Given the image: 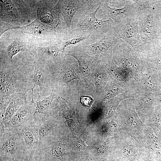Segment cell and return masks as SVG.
Instances as JSON below:
<instances>
[{"label": "cell", "mask_w": 161, "mask_h": 161, "mask_svg": "<svg viewBox=\"0 0 161 161\" xmlns=\"http://www.w3.org/2000/svg\"><path fill=\"white\" fill-rule=\"evenodd\" d=\"M0 136V161H23L33 157L17 128H4Z\"/></svg>", "instance_id": "6da1fadb"}, {"label": "cell", "mask_w": 161, "mask_h": 161, "mask_svg": "<svg viewBox=\"0 0 161 161\" xmlns=\"http://www.w3.org/2000/svg\"><path fill=\"white\" fill-rule=\"evenodd\" d=\"M99 9L91 13L77 11L70 27L72 30L91 34L99 39L104 34L113 30L115 23L110 19L103 20L97 18L96 14Z\"/></svg>", "instance_id": "7a4b0ae2"}, {"label": "cell", "mask_w": 161, "mask_h": 161, "mask_svg": "<svg viewBox=\"0 0 161 161\" xmlns=\"http://www.w3.org/2000/svg\"><path fill=\"white\" fill-rule=\"evenodd\" d=\"M139 32L144 46L158 39L160 14L155 6L152 8L138 11Z\"/></svg>", "instance_id": "3957f363"}, {"label": "cell", "mask_w": 161, "mask_h": 161, "mask_svg": "<svg viewBox=\"0 0 161 161\" xmlns=\"http://www.w3.org/2000/svg\"><path fill=\"white\" fill-rule=\"evenodd\" d=\"M118 118L121 129L144 144L143 133L144 124L136 112L134 102H123L120 117Z\"/></svg>", "instance_id": "277c9868"}, {"label": "cell", "mask_w": 161, "mask_h": 161, "mask_svg": "<svg viewBox=\"0 0 161 161\" xmlns=\"http://www.w3.org/2000/svg\"><path fill=\"white\" fill-rule=\"evenodd\" d=\"M112 57L115 63L128 71L141 69L143 64L140 53L121 39L114 48Z\"/></svg>", "instance_id": "5b68a950"}, {"label": "cell", "mask_w": 161, "mask_h": 161, "mask_svg": "<svg viewBox=\"0 0 161 161\" xmlns=\"http://www.w3.org/2000/svg\"><path fill=\"white\" fill-rule=\"evenodd\" d=\"M113 32L120 39L127 43L137 52L144 51L140 35L137 14L124 21L115 24Z\"/></svg>", "instance_id": "8992f818"}, {"label": "cell", "mask_w": 161, "mask_h": 161, "mask_svg": "<svg viewBox=\"0 0 161 161\" xmlns=\"http://www.w3.org/2000/svg\"><path fill=\"white\" fill-rule=\"evenodd\" d=\"M109 3L118 7H110L108 0H102L100 9L115 24L120 23L137 13L138 10L134 0H109Z\"/></svg>", "instance_id": "52a82bcc"}, {"label": "cell", "mask_w": 161, "mask_h": 161, "mask_svg": "<svg viewBox=\"0 0 161 161\" xmlns=\"http://www.w3.org/2000/svg\"><path fill=\"white\" fill-rule=\"evenodd\" d=\"M20 80L16 73L12 70L0 68V117H3L12 96L16 93L23 92L18 90V83Z\"/></svg>", "instance_id": "ba28073f"}, {"label": "cell", "mask_w": 161, "mask_h": 161, "mask_svg": "<svg viewBox=\"0 0 161 161\" xmlns=\"http://www.w3.org/2000/svg\"><path fill=\"white\" fill-rule=\"evenodd\" d=\"M118 148L122 159L128 161H137L147 155L144 144L122 131L118 136Z\"/></svg>", "instance_id": "9c48e42d"}, {"label": "cell", "mask_w": 161, "mask_h": 161, "mask_svg": "<svg viewBox=\"0 0 161 161\" xmlns=\"http://www.w3.org/2000/svg\"><path fill=\"white\" fill-rule=\"evenodd\" d=\"M120 40L113 31L104 34L96 42L81 48L90 56L106 59L112 56L114 48Z\"/></svg>", "instance_id": "30bf717a"}, {"label": "cell", "mask_w": 161, "mask_h": 161, "mask_svg": "<svg viewBox=\"0 0 161 161\" xmlns=\"http://www.w3.org/2000/svg\"><path fill=\"white\" fill-rule=\"evenodd\" d=\"M144 47L142 59L154 71L161 85V41L158 39Z\"/></svg>", "instance_id": "8fae6325"}, {"label": "cell", "mask_w": 161, "mask_h": 161, "mask_svg": "<svg viewBox=\"0 0 161 161\" xmlns=\"http://www.w3.org/2000/svg\"><path fill=\"white\" fill-rule=\"evenodd\" d=\"M35 85L30 89L32 99L22 105L7 122L3 124L4 128H18L30 121L34 113L36 103L34 101L33 92Z\"/></svg>", "instance_id": "7c38bea8"}, {"label": "cell", "mask_w": 161, "mask_h": 161, "mask_svg": "<svg viewBox=\"0 0 161 161\" xmlns=\"http://www.w3.org/2000/svg\"><path fill=\"white\" fill-rule=\"evenodd\" d=\"M99 39L91 34L67 28L63 33L61 45L64 52L65 48L70 46L80 47L92 44Z\"/></svg>", "instance_id": "4fadbf2b"}, {"label": "cell", "mask_w": 161, "mask_h": 161, "mask_svg": "<svg viewBox=\"0 0 161 161\" xmlns=\"http://www.w3.org/2000/svg\"><path fill=\"white\" fill-rule=\"evenodd\" d=\"M58 1H49L39 4L37 18L50 28L55 30L60 23V13L55 8Z\"/></svg>", "instance_id": "5bb4252c"}, {"label": "cell", "mask_w": 161, "mask_h": 161, "mask_svg": "<svg viewBox=\"0 0 161 161\" xmlns=\"http://www.w3.org/2000/svg\"><path fill=\"white\" fill-rule=\"evenodd\" d=\"M21 0H1L0 1V20L11 24H18L23 20L19 8Z\"/></svg>", "instance_id": "9a60e30c"}, {"label": "cell", "mask_w": 161, "mask_h": 161, "mask_svg": "<svg viewBox=\"0 0 161 161\" xmlns=\"http://www.w3.org/2000/svg\"><path fill=\"white\" fill-rule=\"evenodd\" d=\"M86 6L85 0H58L54 7L63 16L66 27L70 29L73 18L77 12L80 8Z\"/></svg>", "instance_id": "2e32d148"}, {"label": "cell", "mask_w": 161, "mask_h": 161, "mask_svg": "<svg viewBox=\"0 0 161 161\" xmlns=\"http://www.w3.org/2000/svg\"><path fill=\"white\" fill-rule=\"evenodd\" d=\"M61 45V39L47 47H35L33 57L45 64L47 62L60 59L64 54Z\"/></svg>", "instance_id": "e0dca14e"}, {"label": "cell", "mask_w": 161, "mask_h": 161, "mask_svg": "<svg viewBox=\"0 0 161 161\" xmlns=\"http://www.w3.org/2000/svg\"><path fill=\"white\" fill-rule=\"evenodd\" d=\"M17 128L22 135L27 151L30 155L33 156L39 142L33 121L31 119Z\"/></svg>", "instance_id": "ac0fdd59"}, {"label": "cell", "mask_w": 161, "mask_h": 161, "mask_svg": "<svg viewBox=\"0 0 161 161\" xmlns=\"http://www.w3.org/2000/svg\"><path fill=\"white\" fill-rule=\"evenodd\" d=\"M143 143L147 156L161 153V141L153 130L144 124L143 129Z\"/></svg>", "instance_id": "d6986e66"}, {"label": "cell", "mask_w": 161, "mask_h": 161, "mask_svg": "<svg viewBox=\"0 0 161 161\" xmlns=\"http://www.w3.org/2000/svg\"><path fill=\"white\" fill-rule=\"evenodd\" d=\"M28 91L15 93L11 97L0 123L3 124L8 121L15 113L24 104L27 102L26 93Z\"/></svg>", "instance_id": "ffe728a7"}, {"label": "cell", "mask_w": 161, "mask_h": 161, "mask_svg": "<svg viewBox=\"0 0 161 161\" xmlns=\"http://www.w3.org/2000/svg\"><path fill=\"white\" fill-rule=\"evenodd\" d=\"M45 64L34 59V70L32 74V82L34 85H38L40 89L39 95L41 97L47 91V78Z\"/></svg>", "instance_id": "44dd1931"}, {"label": "cell", "mask_w": 161, "mask_h": 161, "mask_svg": "<svg viewBox=\"0 0 161 161\" xmlns=\"http://www.w3.org/2000/svg\"><path fill=\"white\" fill-rule=\"evenodd\" d=\"M35 47L29 42L21 38H16L11 40L6 47V53L12 60L13 57L21 51H26L33 56Z\"/></svg>", "instance_id": "7402d4cb"}, {"label": "cell", "mask_w": 161, "mask_h": 161, "mask_svg": "<svg viewBox=\"0 0 161 161\" xmlns=\"http://www.w3.org/2000/svg\"><path fill=\"white\" fill-rule=\"evenodd\" d=\"M53 90V89L49 95L41 100L36 101L35 110L32 117L33 120H40L51 114L52 103L55 97Z\"/></svg>", "instance_id": "603a6c76"}, {"label": "cell", "mask_w": 161, "mask_h": 161, "mask_svg": "<svg viewBox=\"0 0 161 161\" xmlns=\"http://www.w3.org/2000/svg\"><path fill=\"white\" fill-rule=\"evenodd\" d=\"M32 120L39 138V143L54 132L56 123L51 114L40 120Z\"/></svg>", "instance_id": "cb8c5ba5"}, {"label": "cell", "mask_w": 161, "mask_h": 161, "mask_svg": "<svg viewBox=\"0 0 161 161\" xmlns=\"http://www.w3.org/2000/svg\"><path fill=\"white\" fill-rule=\"evenodd\" d=\"M19 29L25 34L37 36L53 35L56 34V32L55 30L50 28L37 18L28 25L21 27Z\"/></svg>", "instance_id": "d4e9b609"}, {"label": "cell", "mask_w": 161, "mask_h": 161, "mask_svg": "<svg viewBox=\"0 0 161 161\" xmlns=\"http://www.w3.org/2000/svg\"><path fill=\"white\" fill-rule=\"evenodd\" d=\"M151 128L161 141V108L157 106L144 123Z\"/></svg>", "instance_id": "484cf974"}, {"label": "cell", "mask_w": 161, "mask_h": 161, "mask_svg": "<svg viewBox=\"0 0 161 161\" xmlns=\"http://www.w3.org/2000/svg\"><path fill=\"white\" fill-rule=\"evenodd\" d=\"M138 11L152 8L155 4L161 2V0H134Z\"/></svg>", "instance_id": "4316f807"}, {"label": "cell", "mask_w": 161, "mask_h": 161, "mask_svg": "<svg viewBox=\"0 0 161 161\" xmlns=\"http://www.w3.org/2000/svg\"><path fill=\"white\" fill-rule=\"evenodd\" d=\"M86 6L82 9V10L85 12L91 13L98 9H100L102 0H85Z\"/></svg>", "instance_id": "83f0119b"}, {"label": "cell", "mask_w": 161, "mask_h": 161, "mask_svg": "<svg viewBox=\"0 0 161 161\" xmlns=\"http://www.w3.org/2000/svg\"><path fill=\"white\" fill-rule=\"evenodd\" d=\"M64 73L63 80L66 83L70 82L74 79L78 78L73 69L70 68H67L66 69Z\"/></svg>", "instance_id": "f1b7e54d"}, {"label": "cell", "mask_w": 161, "mask_h": 161, "mask_svg": "<svg viewBox=\"0 0 161 161\" xmlns=\"http://www.w3.org/2000/svg\"><path fill=\"white\" fill-rule=\"evenodd\" d=\"M0 37L6 31L10 30L19 29L21 27H18L6 23L1 20L0 21Z\"/></svg>", "instance_id": "f546056e"}, {"label": "cell", "mask_w": 161, "mask_h": 161, "mask_svg": "<svg viewBox=\"0 0 161 161\" xmlns=\"http://www.w3.org/2000/svg\"><path fill=\"white\" fill-rule=\"evenodd\" d=\"M118 89H112L107 91L103 97V100L111 98L118 95L121 92Z\"/></svg>", "instance_id": "4dcf8cb0"}, {"label": "cell", "mask_w": 161, "mask_h": 161, "mask_svg": "<svg viewBox=\"0 0 161 161\" xmlns=\"http://www.w3.org/2000/svg\"><path fill=\"white\" fill-rule=\"evenodd\" d=\"M93 100L91 97L87 96H83L81 97V101L82 104L85 106H89Z\"/></svg>", "instance_id": "1f68e13d"}, {"label": "cell", "mask_w": 161, "mask_h": 161, "mask_svg": "<svg viewBox=\"0 0 161 161\" xmlns=\"http://www.w3.org/2000/svg\"><path fill=\"white\" fill-rule=\"evenodd\" d=\"M76 143L77 147L80 149H84L88 147L80 138L78 139Z\"/></svg>", "instance_id": "d6a6232c"}, {"label": "cell", "mask_w": 161, "mask_h": 161, "mask_svg": "<svg viewBox=\"0 0 161 161\" xmlns=\"http://www.w3.org/2000/svg\"><path fill=\"white\" fill-rule=\"evenodd\" d=\"M157 9L159 11L160 14L158 30V39L161 41V12L158 9Z\"/></svg>", "instance_id": "836d02e7"}, {"label": "cell", "mask_w": 161, "mask_h": 161, "mask_svg": "<svg viewBox=\"0 0 161 161\" xmlns=\"http://www.w3.org/2000/svg\"><path fill=\"white\" fill-rule=\"evenodd\" d=\"M23 161H32V157H31Z\"/></svg>", "instance_id": "e575fe53"}, {"label": "cell", "mask_w": 161, "mask_h": 161, "mask_svg": "<svg viewBox=\"0 0 161 161\" xmlns=\"http://www.w3.org/2000/svg\"><path fill=\"white\" fill-rule=\"evenodd\" d=\"M160 4V6L158 8V9L160 10V11L161 12V2L159 3Z\"/></svg>", "instance_id": "d590c367"}, {"label": "cell", "mask_w": 161, "mask_h": 161, "mask_svg": "<svg viewBox=\"0 0 161 161\" xmlns=\"http://www.w3.org/2000/svg\"><path fill=\"white\" fill-rule=\"evenodd\" d=\"M160 107L161 108V95L160 98Z\"/></svg>", "instance_id": "8d00e7d4"}]
</instances>
